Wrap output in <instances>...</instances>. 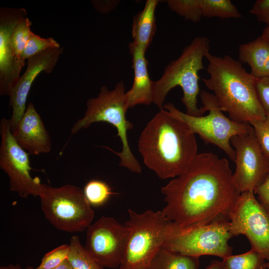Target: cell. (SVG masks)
I'll return each mask as SVG.
<instances>
[{
  "instance_id": "6da1fadb",
  "label": "cell",
  "mask_w": 269,
  "mask_h": 269,
  "mask_svg": "<svg viewBox=\"0 0 269 269\" xmlns=\"http://www.w3.org/2000/svg\"><path fill=\"white\" fill-rule=\"evenodd\" d=\"M232 175L227 158L198 153L182 173L161 187L166 203L162 212L180 231L229 221L241 194Z\"/></svg>"
},
{
  "instance_id": "7a4b0ae2",
  "label": "cell",
  "mask_w": 269,
  "mask_h": 269,
  "mask_svg": "<svg viewBox=\"0 0 269 269\" xmlns=\"http://www.w3.org/2000/svg\"><path fill=\"white\" fill-rule=\"evenodd\" d=\"M137 145L145 165L162 179L180 175L198 154L195 134L164 109L147 123Z\"/></svg>"
},
{
  "instance_id": "3957f363",
  "label": "cell",
  "mask_w": 269,
  "mask_h": 269,
  "mask_svg": "<svg viewBox=\"0 0 269 269\" xmlns=\"http://www.w3.org/2000/svg\"><path fill=\"white\" fill-rule=\"evenodd\" d=\"M204 79L206 87L213 92L222 112L238 123H250L267 116L258 94V79L247 72L239 60L228 55L217 56L209 52Z\"/></svg>"
},
{
  "instance_id": "277c9868",
  "label": "cell",
  "mask_w": 269,
  "mask_h": 269,
  "mask_svg": "<svg viewBox=\"0 0 269 269\" xmlns=\"http://www.w3.org/2000/svg\"><path fill=\"white\" fill-rule=\"evenodd\" d=\"M210 43L206 37L194 38L183 48L179 57L165 67L161 77L152 81V103L159 110L163 109L168 93L179 86L183 92L181 102L185 107L186 113L196 117L203 115L205 112L197 106L200 91L199 72L205 68L203 59L209 52Z\"/></svg>"
},
{
  "instance_id": "5b68a950",
  "label": "cell",
  "mask_w": 269,
  "mask_h": 269,
  "mask_svg": "<svg viewBox=\"0 0 269 269\" xmlns=\"http://www.w3.org/2000/svg\"><path fill=\"white\" fill-rule=\"evenodd\" d=\"M129 109L125 85L119 82L112 90L103 85L96 97L89 99L86 103V109L83 116L78 119L71 129V135L92 124L105 122L112 125L117 131L122 149L117 152L108 147H105L120 158V165L136 173L141 171L140 164L133 154L129 144L128 132L134 128L133 123L126 118Z\"/></svg>"
},
{
  "instance_id": "8992f818",
  "label": "cell",
  "mask_w": 269,
  "mask_h": 269,
  "mask_svg": "<svg viewBox=\"0 0 269 269\" xmlns=\"http://www.w3.org/2000/svg\"><path fill=\"white\" fill-rule=\"evenodd\" d=\"M125 225L131 230L120 269H148L155 254L165 242L180 230L161 211L137 213L128 210Z\"/></svg>"
},
{
  "instance_id": "52a82bcc",
  "label": "cell",
  "mask_w": 269,
  "mask_h": 269,
  "mask_svg": "<svg viewBox=\"0 0 269 269\" xmlns=\"http://www.w3.org/2000/svg\"><path fill=\"white\" fill-rule=\"evenodd\" d=\"M206 116H193L177 109L170 103L164 105L163 109L172 116L184 122L195 134L206 143L212 144L224 151L233 161L235 151L231 143V138L249 131V123H238L225 116L213 94L202 90L199 94Z\"/></svg>"
},
{
  "instance_id": "ba28073f",
  "label": "cell",
  "mask_w": 269,
  "mask_h": 269,
  "mask_svg": "<svg viewBox=\"0 0 269 269\" xmlns=\"http://www.w3.org/2000/svg\"><path fill=\"white\" fill-rule=\"evenodd\" d=\"M39 197L45 217L57 229L79 232L91 225L95 213L79 187L71 184L53 187L43 184Z\"/></svg>"
},
{
  "instance_id": "9c48e42d",
  "label": "cell",
  "mask_w": 269,
  "mask_h": 269,
  "mask_svg": "<svg viewBox=\"0 0 269 269\" xmlns=\"http://www.w3.org/2000/svg\"><path fill=\"white\" fill-rule=\"evenodd\" d=\"M232 237L229 221H221L181 231L169 238L163 247L188 256L212 255L224 259L232 255V248L228 244Z\"/></svg>"
},
{
  "instance_id": "30bf717a",
  "label": "cell",
  "mask_w": 269,
  "mask_h": 269,
  "mask_svg": "<svg viewBox=\"0 0 269 269\" xmlns=\"http://www.w3.org/2000/svg\"><path fill=\"white\" fill-rule=\"evenodd\" d=\"M0 134V168L8 177L10 190L24 198L39 196L43 184L38 177L31 176L29 154L15 141L9 119H1Z\"/></svg>"
},
{
  "instance_id": "8fae6325",
  "label": "cell",
  "mask_w": 269,
  "mask_h": 269,
  "mask_svg": "<svg viewBox=\"0 0 269 269\" xmlns=\"http://www.w3.org/2000/svg\"><path fill=\"white\" fill-rule=\"evenodd\" d=\"M254 192L241 193L229 217V232L233 237L245 235L251 249L269 261V214Z\"/></svg>"
},
{
  "instance_id": "7c38bea8",
  "label": "cell",
  "mask_w": 269,
  "mask_h": 269,
  "mask_svg": "<svg viewBox=\"0 0 269 269\" xmlns=\"http://www.w3.org/2000/svg\"><path fill=\"white\" fill-rule=\"evenodd\" d=\"M130 233L125 225L113 218L102 216L87 228L84 248L104 268H120Z\"/></svg>"
},
{
  "instance_id": "4fadbf2b",
  "label": "cell",
  "mask_w": 269,
  "mask_h": 269,
  "mask_svg": "<svg viewBox=\"0 0 269 269\" xmlns=\"http://www.w3.org/2000/svg\"><path fill=\"white\" fill-rule=\"evenodd\" d=\"M235 150L233 183L241 193L254 192L269 173V161L257 139L253 128L231 139Z\"/></svg>"
},
{
  "instance_id": "5bb4252c",
  "label": "cell",
  "mask_w": 269,
  "mask_h": 269,
  "mask_svg": "<svg viewBox=\"0 0 269 269\" xmlns=\"http://www.w3.org/2000/svg\"><path fill=\"white\" fill-rule=\"evenodd\" d=\"M27 17L23 8H0V95H9L20 77L25 60L17 57L13 49L11 37L16 25Z\"/></svg>"
},
{
  "instance_id": "9a60e30c",
  "label": "cell",
  "mask_w": 269,
  "mask_h": 269,
  "mask_svg": "<svg viewBox=\"0 0 269 269\" xmlns=\"http://www.w3.org/2000/svg\"><path fill=\"white\" fill-rule=\"evenodd\" d=\"M63 48H53L45 51L27 60L23 74L12 88L9 95V106L12 112L9 119L12 132L26 110L27 97L33 81L42 72L50 73L57 64Z\"/></svg>"
},
{
  "instance_id": "2e32d148",
  "label": "cell",
  "mask_w": 269,
  "mask_h": 269,
  "mask_svg": "<svg viewBox=\"0 0 269 269\" xmlns=\"http://www.w3.org/2000/svg\"><path fill=\"white\" fill-rule=\"evenodd\" d=\"M11 133L18 144L29 154L37 155L51 150L50 135L31 102L28 104L24 115Z\"/></svg>"
},
{
  "instance_id": "e0dca14e",
  "label": "cell",
  "mask_w": 269,
  "mask_h": 269,
  "mask_svg": "<svg viewBox=\"0 0 269 269\" xmlns=\"http://www.w3.org/2000/svg\"><path fill=\"white\" fill-rule=\"evenodd\" d=\"M132 56L134 80L131 88L126 92L129 108L137 105L148 106L152 103V81L148 75L145 52L133 41L129 44Z\"/></svg>"
},
{
  "instance_id": "ac0fdd59",
  "label": "cell",
  "mask_w": 269,
  "mask_h": 269,
  "mask_svg": "<svg viewBox=\"0 0 269 269\" xmlns=\"http://www.w3.org/2000/svg\"><path fill=\"white\" fill-rule=\"evenodd\" d=\"M238 57L240 62L249 66L256 78L269 77V43L261 36L240 45Z\"/></svg>"
},
{
  "instance_id": "d6986e66",
  "label": "cell",
  "mask_w": 269,
  "mask_h": 269,
  "mask_svg": "<svg viewBox=\"0 0 269 269\" xmlns=\"http://www.w3.org/2000/svg\"><path fill=\"white\" fill-rule=\"evenodd\" d=\"M159 1L157 0H146L143 9L133 18V42L145 52L156 30L155 12Z\"/></svg>"
},
{
  "instance_id": "ffe728a7",
  "label": "cell",
  "mask_w": 269,
  "mask_h": 269,
  "mask_svg": "<svg viewBox=\"0 0 269 269\" xmlns=\"http://www.w3.org/2000/svg\"><path fill=\"white\" fill-rule=\"evenodd\" d=\"M199 257L183 255L163 246L152 259L148 269H198Z\"/></svg>"
},
{
  "instance_id": "44dd1931",
  "label": "cell",
  "mask_w": 269,
  "mask_h": 269,
  "mask_svg": "<svg viewBox=\"0 0 269 269\" xmlns=\"http://www.w3.org/2000/svg\"><path fill=\"white\" fill-rule=\"evenodd\" d=\"M68 260L73 269H104L87 252L78 236H73L70 240Z\"/></svg>"
},
{
  "instance_id": "7402d4cb",
  "label": "cell",
  "mask_w": 269,
  "mask_h": 269,
  "mask_svg": "<svg viewBox=\"0 0 269 269\" xmlns=\"http://www.w3.org/2000/svg\"><path fill=\"white\" fill-rule=\"evenodd\" d=\"M223 269H266V259L258 252L251 249L238 255H230L223 259Z\"/></svg>"
},
{
  "instance_id": "603a6c76",
  "label": "cell",
  "mask_w": 269,
  "mask_h": 269,
  "mask_svg": "<svg viewBox=\"0 0 269 269\" xmlns=\"http://www.w3.org/2000/svg\"><path fill=\"white\" fill-rule=\"evenodd\" d=\"M203 17L239 18L242 15L230 0H201Z\"/></svg>"
},
{
  "instance_id": "cb8c5ba5",
  "label": "cell",
  "mask_w": 269,
  "mask_h": 269,
  "mask_svg": "<svg viewBox=\"0 0 269 269\" xmlns=\"http://www.w3.org/2000/svg\"><path fill=\"white\" fill-rule=\"evenodd\" d=\"M166 3L170 10L185 19L198 22L203 17L201 0H168Z\"/></svg>"
},
{
  "instance_id": "d4e9b609",
  "label": "cell",
  "mask_w": 269,
  "mask_h": 269,
  "mask_svg": "<svg viewBox=\"0 0 269 269\" xmlns=\"http://www.w3.org/2000/svg\"><path fill=\"white\" fill-rule=\"evenodd\" d=\"M83 192L91 205L96 206L103 205L114 194L107 183L96 179L91 180L86 183Z\"/></svg>"
},
{
  "instance_id": "484cf974",
  "label": "cell",
  "mask_w": 269,
  "mask_h": 269,
  "mask_svg": "<svg viewBox=\"0 0 269 269\" xmlns=\"http://www.w3.org/2000/svg\"><path fill=\"white\" fill-rule=\"evenodd\" d=\"M60 47L53 38H43L32 32L20 57L24 60H28L49 49Z\"/></svg>"
},
{
  "instance_id": "4316f807",
  "label": "cell",
  "mask_w": 269,
  "mask_h": 269,
  "mask_svg": "<svg viewBox=\"0 0 269 269\" xmlns=\"http://www.w3.org/2000/svg\"><path fill=\"white\" fill-rule=\"evenodd\" d=\"M31 25V21L27 17L19 22L13 30L11 45L15 55L18 57L21 58L22 52L32 32L30 28Z\"/></svg>"
},
{
  "instance_id": "83f0119b",
  "label": "cell",
  "mask_w": 269,
  "mask_h": 269,
  "mask_svg": "<svg viewBox=\"0 0 269 269\" xmlns=\"http://www.w3.org/2000/svg\"><path fill=\"white\" fill-rule=\"evenodd\" d=\"M69 251V245L64 244L58 246L45 254L37 267L42 269L55 268L68 259Z\"/></svg>"
},
{
  "instance_id": "f1b7e54d",
  "label": "cell",
  "mask_w": 269,
  "mask_h": 269,
  "mask_svg": "<svg viewBox=\"0 0 269 269\" xmlns=\"http://www.w3.org/2000/svg\"><path fill=\"white\" fill-rule=\"evenodd\" d=\"M265 155L269 161V117L249 123Z\"/></svg>"
},
{
  "instance_id": "f546056e",
  "label": "cell",
  "mask_w": 269,
  "mask_h": 269,
  "mask_svg": "<svg viewBox=\"0 0 269 269\" xmlns=\"http://www.w3.org/2000/svg\"><path fill=\"white\" fill-rule=\"evenodd\" d=\"M249 12L255 15L257 20L269 26V0H257Z\"/></svg>"
},
{
  "instance_id": "4dcf8cb0",
  "label": "cell",
  "mask_w": 269,
  "mask_h": 269,
  "mask_svg": "<svg viewBox=\"0 0 269 269\" xmlns=\"http://www.w3.org/2000/svg\"><path fill=\"white\" fill-rule=\"evenodd\" d=\"M257 88L266 116L269 117V77L258 79Z\"/></svg>"
},
{
  "instance_id": "1f68e13d",
  "label": "cell",
  "mask_w": 269,
  "mask_h": 269,
  "mask_svg": "<svg viewBox=\"0 0 269 269\" xmlns=\"http://www.w3.org/2000/svg\"><path fill=\"white\" fill-rule=\"evenodd\" d=\"M257 199L269 214V173L264 181L256 189Z\"/></svg>"
},
{
  "instance_id": "d6a6232c",
  "label": "cell",
  "mask_w": 269,
  "mask_h": 269,
  "mask_svg": "<svg viewBox=\"0 0 269 269\" xmlns=\"http://www.w3.org/2000/svg\"><path fill=\"white\" fill-rule=\"evenodd\" d=\"M119 1L94 0L92 2L95 9L100 12L105 13L110 12L118 5Z\"/></svg>"
},
{
  "instance_id": "836d02e7",
  "label": "cell",
  "mask_w": 269,
  "mask_h": 269,
  "mask_svg": "<svg viewBox=\"0 0 269 269\" xmlns=\"http://www.w3.org/2000/svg\"><path fill=\"white\" fill-rule=\"evenodd\" d=\"M205 269H223L222 262L213 261Z\"/></svg>"
},
{
  "instance_id": "e575fe53",
  "label": "cell",
  "mask_w": 269,
  "mask_h": 269,
  "mask_svg": "<svg viewBox=\"0 0 269 269\" xmlns=\"http://www.w3.org/2000/svg\"><path fill=\"white\" fill-rule=\"evenodd\" d=\"M0 269H33V268L30 266H27L26 268H22L18 264L15 265L9 264L6 266H1Z\"/></svg>"
},
{
  "instance_id": "d590c367",
  "label": "cell",
  "mask_w": 269,
  "mask_h": 269,
  "mask_svg": "<svg viewBox=\"0 0 269 269\" xmlns=\"http://www.w3.org/2000/svg\"><path fill=\"white\" fill-rule=\"evenodd\" d=\"M42 269L37 267L35 269ZM52 269H73L71 265L70 264L68 259L64 261L60 266L58 267L53 268Z\"/></svg>"
},
{
  "instance_id": "8d00e7d4",
  "label": "cell",
  "mask_w": 269,
  "mask_h": 269,
  "mask_svg": "<svg viewBox=\"0 0 269 269\" xmlns=\"http://www.w3.org/2000/svg\"><path fill=\"white\" fill-rule=\"evenodd\" d=\"M261 36L269 43V26L264 29Z\"/></svg>"
},
{
  "instance_id": "74e56055",
  "label": "cell",
  "mask_w": 269,
  "mask_h": 269,
  "mask_svg": "<svg viewBox=\"0 0 269 269\" xmlns=\"http://www.w3.org/2000/svg\"><path fill=\"white\" fill-rule=\"evenodd\" d=\"M266 269H269V261L266 264Z\"/></svg>"
}]
</instances>
